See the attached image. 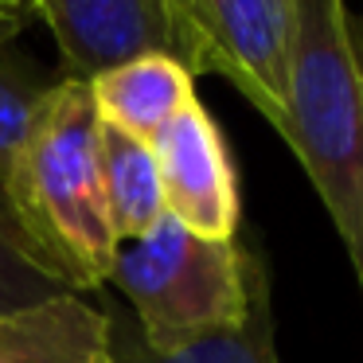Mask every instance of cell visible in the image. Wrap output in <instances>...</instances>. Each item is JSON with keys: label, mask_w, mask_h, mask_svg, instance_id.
I'll use <instances>...</instances> for the list:
<instances>
[{"label": "cell", "mask_w": 363, "mask_h": 363, "mask_svg": "<svg viewBox=\"0 0 363 363\" xmlns=\"http://www.w3.org/2000/svg\"><path fill=\"white\" fill-rule=\"evenodd\" d=\"M16 227L74 293L106 289L118 238L98 176V113L82 79L48 82L0 184Z\"/></svg>", "instance_id": "1"}, {"label": "cell", "mask_w": 363, "mask_h": 363, "mask_svg": "<svg viewBox=\"0 0 363 363\" xmlns=\"http://www.w3.org/2000/svg\"><path fill=\"white\" fill-rule=\"evenodd\" d=\"M277 137L316 188L363 289V63L344 0H293Z\"/></svg>", "instance_id": "2"}, {"label": "cell", "mask_w": 363, "mask_h": 363, "mask_svg": "<svg viewBox=\"0 0 363 363\" xmlns=\"http://www.w3.org/2000/svg\"><path fill=\"white\" fill-rule=\"evenodd\" d=\"M266 277L269 269L250 242L199 238L164 215L149 235L118 246L106 285L129 301L141 344L172 355L207 336L235 332L250 316L254 289Z\"/></svg>", "instance_id": "3"}, {"label": "cell", "mask_w": 363, "mask_h": 363, "mask_svg": "<svg viewBox=\"0 0 363 363\" xmlns=\"http://www.w3.org/2000/svg\"><path fill=\"white\" fill-rule=\"evenodd\" d=\"M176 59L227 79L274 129L285 118L293 0H164Z\"/></svg>", "instance_id": "4"}, {"label": "cell", "mask_w": 363, "mask_h": 363, "mask_svg": "<svg viewBox=\"0 0 363 363\" xmlns=\"http://www.w3.org/2000/svg\"><path fill=\"white\" fill-rule=\"evenodd\" d=\"M152 157L164 184V207L176 223L199 238L230 242L242 230V191L227 137L207 106L191 102L152 141Z\"/></svg>", "instance_id": "5"}, {"label": "cell", "mask_w": 363, "mask_h": 363, "mask_svg": "<svg viewBox=\"0 0 363 363\" xmlns=\"http://www.w3.org/2000/svg\"><path fill=\"white\" fill-rule=\"evenodd\" d=\"M32 9L48 24L71 79L86 82L106 67L149 51L176 55L164 0H35Z\"/></svg>", "instance_id": "6"}, {"label": "cell", "mask_w": 363, "mask_h": 363, "mask_svg": "<svg viewBox=\"0 0 363 363\" xmlns=\"http://www.w3.org/2000/svg\"><path fill=\"white\" fill-rule=\"evenodd\" d=\"M90 102L102 125L137 141H157V133L196 102V74L168 51L133 55L86 79Z\"/></svg>", "instance_id": "7"}, {"label": "cell", "mask_w": 363, "mask_h": 363, "mask_svg": "<svg viewBox=\"0 0 363 363\" xmlns=\"http://www.w3.org/2000/svg\"><path fill=\"white\" fill-rule=\"evenodd\" d=\"M0 363H118L110 320L82 293L0 313Z\"/></svg>", "instance_id": "8"}, {"label": "cell", "mask_w": 363, "mask_h": 363, "mask_svg": "<svg viewBox=\"0 0 363 363\" xmlns=\"http://www.w3.org/2000/svg\"><path fill=\"white\" fill-rule=\"evenodd\" d=\"M98 176H102L106 219L118 242L149 235L168 215L164 184H160V168L149 141L125 137L98 121Z\"/></svg>", "instance_id": "9"}, {"label": "cell", "mask_w": 363, "mask_h": 363, "mask_svg": "<svg viewBox=\"0 0 363 363\" xmlns=\"http://www.w3.org/2000/svg\"><path fill=\"white\" fill-rule=\"evenodd\" d=\"M110 320V340H113V355L118 363H281L277 359V344H274V301H269V277L254 289V305L250 316L238 324L235 332H219L207 336L199 344L184 347L172 355H157L141 344L133 328V316H125L118 305L102 308Z\"/></svg>", "instance_id": "10"}, {"label": "cell", "mask_w": 363, "mask_h": 363, "mask_svg": "<svg viewBox=\"0 0 363 363\" xmlns=\"http://www.w3.org/2000/svg\"><path fill=\"white\" fill-rule=\"evenodd\" d=\"M55 293H74V289L28 242V235L16 227L9 203H4V191H0V313L55 297Z\"/></svg>", "instance_id": "11"}, {"label": "cell", "mask_w": 363, "mask_h": 363, "mask_svg": "<svg viewBox=\"0 0 363 363\" xmlns=\"http://www.w3.org/2000/svg\"><path fill=\"white\" fill-rule=\"evenodd\" d=\"M43 90H48V79L40 74V67L20 48L0 43V184L9 176L12 152H16Z\"/></svg>", "instance_id": "12"}, {"label": "cell", "mask_w": 363, "mask_h": 363, "mask_svg": "<svg viewBox=\"0 0 363 363\" xmlns=\"http://www.w3.org/2000/svg\"><path fill=\"white\" fill-rule=\"evenodd\" d=\"M35 4V0H0V16H12V20H24V9Z\"/></svg>", "instance_id": "13"}, {"label": "cell", "mask_w": 363, "mask_h": 363, "mask_svg": "<svg viewBox=\"0 0 363 363\" xmlns=\"http://www.w3.org/2000/svg\"><path fill=\"white\" fill-rule=\"evenodd\" d=\"M24 28V20H12V16H0V43H12Z\"/></svg>", "instance_id": "14"}, {"label": "cell", "mask_w": 363, "mask_h": 363, "mask_svg": "<svg viewBox=\"0 0 363 363\" xmlns=\"http://www.w3.org/2000/svg\"><path fill=\"white\" fill-rule=\"evenodd\" d=\"M359 63H363V51H359Z\"/></svg>", "instance_id": "15"}]
</instances>
